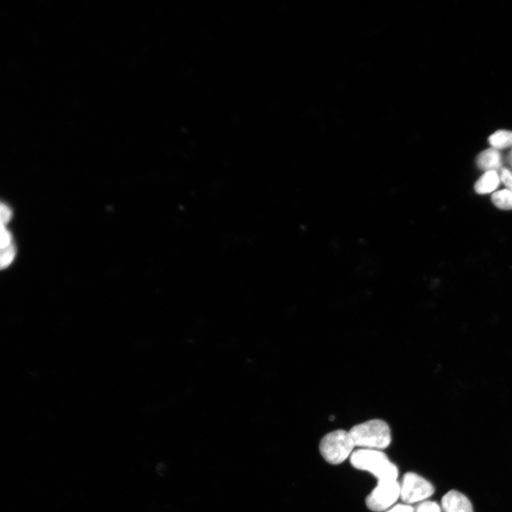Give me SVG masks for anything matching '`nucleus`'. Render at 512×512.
<instances>
[{"label":"nucleus","mask_w":512,"mask_h":512,"mask_svg":"<svg viewBox=\"0 0 512 512\" xmlns=\"http://www.w3.org/2000/svg\"><path fill=\"white\" fill-rule=\"evenodd\" d=\"M11 216V211L10 208L5 204H1V224L5 225L7 223Z\"/></svg>","instance_id":"obj_16"},{"label":"nucleus","mask_w":512,"mask_h":512,"mask_svg":"<svg viewBox=\"0 0 512 512\" xmlns=\"http://www.w3.org/2000/svg\"><path fill=\"white\" fill-rule=\"evenodd\" d=\"M385 512H415V510L409 504L399 503L392 506Z\"/></svg>","instance_id":"obj_15"},{"label":"nucleus","mask_w":512,"mask_h":512,"mask_svg":"<svg viewBox=\"0 0 512 512\" xmlns=\"http://www.w3.org/2000/svg\"><path fill=\"white\" fill-rule=\"evenodd\" d=\"M493 203L500 209H512V191L505 188L494 192L491 196Z\"/></svg>","instance_id":"obj_10"},{"label":"nucleus","mask_w":512,"mask_h":512,"mask_svg":"<svg viewBox=\"0 0 512 512\" xmlns=\"http://www.w3.org/2000/svg\"><path fill=\"white\" fill-rule=\"evenodd\" d=\"M476 163L479 169L486 171H498L502 168V158L499 150L493 147L481 151L476 157Z\"/></svg>","instance_id":"obj_7"},{"label":"nucleus","mask_w":512,"mask_h":512,"mask_svg":"<svg viewBox=\"0 0 512 512\" xmlns=\"http://www.w3.org/2000/svg\"><path fill=\"white\" fill-rule=\"evenodd\" d=\"M355 444L349 431L336 430L324 435L319 443L324 459L331 464L343 462L353 453Z\"/></svg>","instance_id":"obj_3"},{"label":"nucleus","mask_w":512,"mask_h":512,"mask_svg":"<svg viewBox=\"0 0 512 512\" xmlns=\"http://www.w3.org/2000/svg\"><path fill=\"white\" fill-rule=\"evenodd\" d=\"M414 510L415 512H442V508L437 502L426 500L420 502Z\"/></svg>","instance_id":"obj_11"},{"label":"nucleus","mask_w":512,"mask_h":512,"mask_svg":"<svg viewBox=\"0 0 512 512\" xmlns=\"http://www.w3.org/2000/svg\"><path fill=\"white\" fill-rule=\"evenodd\" d=\"M507 159H508V163L509 165L512 167V148H511V151H510L509 153H508Z\"/></svg>","instance_id":"obj_17"},{"label":"nucleus","mask_w":512,"mask_h":512,"mask_svg":"<svg viewBox=\"0 0 512 512\" xmlns=\"http://www.w3.org/2000/svg\"><path fill=\"white\" fill-rule=\"evenodd\" d=\"M400 497V484L395 481L378 482L366 498V506L373 512L386 511Z\"/></svg>","instance_id":"obj_4"},{"label":"nucleus","mask_w":512,"mask_h":512,"mask_svg":"<svg viewBox=\"0 0 512 512\" xmlns=\"http://www.w3.org/2000/svg\"><path fill=\"white\" fill-rule=\"evenodd\" d=\"M488 141L491 146L497 150L512 148V131L497 130L489 137Z\"/></svg>","instance_id":"obj_9"},{"label":"nucleus","mask_w":512,"mask_h":512,"mask_svg":"<svg viewBox=\"0 0 512 512\" xmlns=\"http://www.w3.org/2000/svg\"><path fill=\"white\" fill-rule=\"evenodd\" d=\"M355 446L380 450L391 442L390 429L383 420L372 419L353 426L349 430Z\"/></svg>","instance_id":"obj_2"},{"label":"nucleus","mask_w":512,"mask_h":512,"mask_svg":"<svg viewBox=\"0 0 512 512\" xmlns=\"http://www.w3.org/2000/svg\"><path fill=\"white\" fill-rule=\"evenodd\" d=\"M400 484V498L409 505L425 501L434 492V488L430 482L413 472L405 474Z\"/></svg>","instance_id":"obj_5"},{"label":"nucleus","mask_w":512,"mask_h":512,"mask_svg":"<svg viewBox=\"0 0 512 512\" xmlns=\"http://www.w3.org/2000/svg\"><path fill=\"white\" fill-rule=\"evenodd\" d=\"M11 236L4 225L1 224V249L9 246L11 243Z\"/></svg>","instance_id":"obj_14"},{"label":"nucleus","mask_w":512,"mask_h":512,"mask_svg":"<svg viewBox=\"0 0 512 512\" xmlns=\"http://www.w3.org/2000/svg\"><path fill=\"white\" fill-rule=\"evenodd\" d=\"M499 176L506 188L512 191V172L506 168H502L500 170Z\"/></svg>","instance_id":"obj_13"},{"label":"nucleus","mask_w":512,"mask_h":512,"mask_svg":"<svg viewBox=\"0 0 512 512\" xmlns=\"http://www.w3.org/2000/svg\"><path fill=\"white\" fill-rule=\"evenodd\" d=\"M501 181L497 171H486L475 183L474 190L479 194L489 193L498 187Z\"/></svg>","instance_id":"obj_8"},{"label":"nucleus","mask_w":512,"mask_h":512,"mask_svg":"<svg viewBox=\"0 0 512 512\" xmlns=\"http://www.w3.org/2000/svg\"><path fill=\"white\" fill-rule=\"evenodd\" d=\"M15 255V248L12 244L4 249H1V267H6L13 260Z\"/></svg>","instance_id":"obj_12"},{"label":"nucleus","mask_w":512,"mask_h":512,"mask_svg":"<svg viewBox=\"0 0 512 512\" xmlns=\"http://www.w3.org/2000/svg\"><path fill=\"white\" fill-rule=\"evenodd\" d=\"M351 465L373 474L378 482L397 480L398 469L381 450L361 448L350 456Z\"/></svg>","instance_id":"obj_1"},{"label":"nucleus","mask_w":512,"mask_h":512,"mask_svg":"<svg viewBox=\"0 0 512 512\" xmlns=\"http://www.w3.org/2000/svg\"><path fill=\"white\" fill-rule=\"evenodd\" d=\"M441 508L444 512H474L469 499L456 490H451L442 496Z\"/></svg>","instance_id":"obj_6"}]
</instances>
